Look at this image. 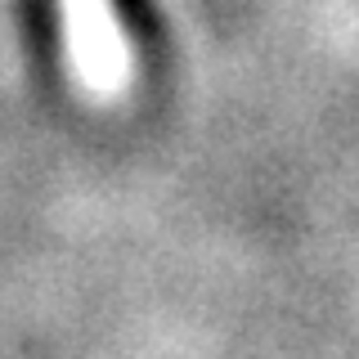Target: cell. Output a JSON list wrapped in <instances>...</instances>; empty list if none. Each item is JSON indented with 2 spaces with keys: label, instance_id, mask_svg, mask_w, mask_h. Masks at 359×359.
I'll return each mask as SVG.
<instances>
[{
  "label": "cell",
  "instance_id": "1",
  "mask_svg": "<svg viewBox=\"0 0 359 359\" xmlns=\"http://www.w3.org/2000/svg\"><path fill=\"white\" fill-rule=\"evenodd\" d=\"M59 9L81 76L95 90H117L126 76V41L112 18V0H59Z\"/></svg>",
  "mask_w": 359,
  "mask_h": 359
}]
</instances>
